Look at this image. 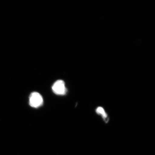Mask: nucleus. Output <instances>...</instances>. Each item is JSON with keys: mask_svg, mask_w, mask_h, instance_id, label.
<instances>
[{"mask_svg": "<svg viewBox=\"0 0 155 155\" xmlns=\"http://www.w3.org/2000/svg\"><path fill=\"white\" fill-rule=\"evenodd\" d=\"M43 103V99L39 93L34 92L29 97V104L32 107L37 108L41 106Z\"/></svg>", "mask_w": 155, "mask_h": 155, "instance_id": "nucleus-1", "label": "nucleus"}, {"mask_svg": "<svg viewBox=\"0 0 155 155\" xmlns=\"http://www.w3.org/2000/svg\"><path fill=\"white\" fill-rule=\"evenodd\" d=\"M52 88L53 92L55 94L59 95H64L66 94L67 92L64 82L61 80L56 81L54 83Z\"/></svg>", "mask_w": 155, "mask_h": 155, "instance_id": "nucleus-2", "label": "nucleus"}, {"mask_svg": "<svg viewBox=\"0 0 155 155\" xmlns=\"http://www.w3.org/2000/svg\"><path fill=\"white\" fill-rule=\"evenodd\" d=\"M96 112L97 114L102 116L103 119L106 123L108 121V116L104 108L102 107H98L96 108Z\"/></svg>", "mask_w": 155, "mask_h": 155, "instance_id": "nucleus-3", "label": "nucleus"}]
</instances>
